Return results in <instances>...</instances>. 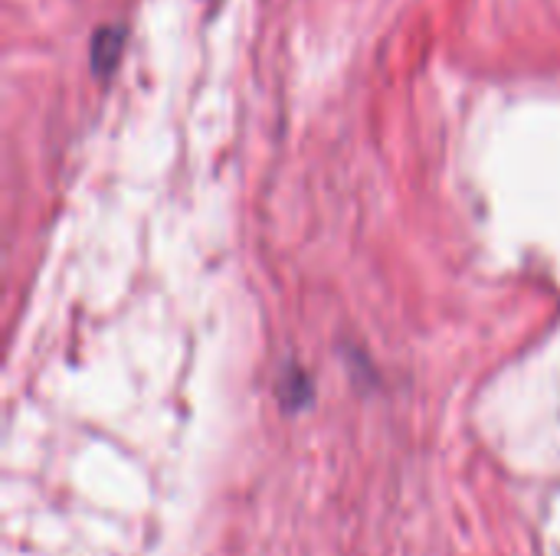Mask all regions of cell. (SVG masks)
Listing matches in <instances>:
<instances>
[{"label":"cell","mask_w":560,"mask_h":556,"mask_svg":"<svg viewBox=\"0 0 560 556\" xmlns=\"http://www.w3.org/2000/svg\"><path fill=\"white\" fill-rule=\"evenodd\" d=\"M121 49H125V26H118V23L102 26L95 33V39H92V69H95V75H108L115 69Z\"/></svg>","instance_id":"cell-1"}]
</instances>
